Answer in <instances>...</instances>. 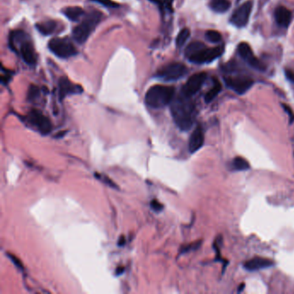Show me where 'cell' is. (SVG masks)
Masks as SVG:
<instances>
[{"label": "cell", "instance_id": "ffe728a7", "mask_svg": "<svg viewBox=\"0 0 294 294\" xmlns=\"http://www.w3.org/2000/svg\"><path fill=\"white\" fill-rule=\"evenodd\" d=\"M250 169L248 161L243 157L236 156L231 162V169L234 171H246Z\"/></svg>", "mask_w": 294, "mask_h": 294}, {"label": "cell", "instance_id": "f1b7e54d", "mask_svg": "<svg viewBox=\"0 0 294 294\" xmlns=\"http://www.w3.org/2000/svg\"><path fill=\"white\" fill-rule=\"evenodd\" d=\"M283 108H284V110L286 111V113L288 114V116H289V119H290V123H294V113L293 110H291L290 107L288 106H286V105H282Z\"/></svg>", "mask_w": 294, "mask_h": 294}, {"label": "cell", "instance_id": "52a82bcc", "mask_svg": "<svg viewBox=\"0 0 294 294\" xmlns=\"http://www.w3.org/2000/svg\"><path fill=\"white\" fill-rule=\"evenodd\" d=\"M187 74V67L184 64L179 62L169 63L157 71V78L166 81H174L180 79Z\"/></svg>", "mask_w": 294, "mask_h": 294}, {"label": "cell", "instance_id": "e0dca14e", "mask_svg": "<svg viewBox=\"0 0 294 294\" xmlns=\"http://www.w3.org/2000/svg\"><path fill=\"white\" fill-rule=\"evenodd\" d=\"M62 13L67 16L68 19L74 21V22H77L85 14V12L81 7L73 6V7H66L65 9H63Z\"/></svg>", "mask_w": 294, "mask_h": 294}, {"label": "cell", "instance_id": "2e32d148", "mask_svg": "<svg viewBox=\"0 0 294 294\" xmlns=\"http://www.w3.org/2000/svg\"><path fill=\"white\" fill-rule=\"evenodd\" d=\"M275 17L277 24L283 28H287L292 21V12L284 6L277 7L275 12Z\"/></svg>", "mask_w": 294, "mask_h": 294}, {"label": "cell", "instance_id": "8992f818", "mask_svg": "<svg viewBox=\"0 0 294 294\" xmlns=\"http://www.w3.org/2000/svg\"><path fill=\"white\" fill-rule=\"evenodd\" d=\"M48 48L54 55L62 59L77 55V48L67 38H54L48 43Z\"/></svg>", "mask_w": 294, "mask_h": 294}, {"label": "cell", "instance_id": "9a60e30c", "mask_svg": "<svg viewBox=\"0 0 294 294\" xmlns=\"http://www.w3.org/2000/svg\"><path fill=\"white\" fill-rule=\"evenodd\" d=\"M204 143V131L201 126H197L189 139V151L193 154L199 151Z\"/></svg>", "mask_w": 294, "mask_h": 294}, {"label": "cell", "instance_id": "4316f807", "mask_svg": "<svg viewBox=\"0 0 294 294\" xmlns=\"http://www.w3.org/2000/svg\"><path fill=\"white\" fill-rule=\"evenodd\" d=\"M96 3L102 4L104 6H106L107 8H118L119 4L113 2L112 0H93Z\"/></svg>", "mask_w": 294, "mask_h": 294}, {"label": "cell", "instance_id": "4fadbf2b", "mask_svg": "<svg viewBox=\"0 0 294 294\" xmlns=\"http://www.w3.org/2000/svg\"><path fill=\"white\" fill-rule=\"evenodd\" d=\"M83 88L79 85H75L71 82L66 77H62L59 80V98L63 100L66 96L71 94L82 93Z\"/></svg>", "mask_w": 294, "mask_h": 294}, {"label": "cell", "instance_id": "f546056e", "mask_svg": "<svg viewBox=\"0 0 294 294\" xmlns=\"http://www.w3.org/2000/svg\"><path fill=\"white\" fill-rule=\"evenodd\" d=\"M8 256L9 258L12 260V263H14V264L16 265V267H18V268H20V269H24V267H23V264H22V263L20 262L19 260L16 258V256H14V255H9V254Z\"/></svg>", "mask_w": 294, "mask_h": 294}, {"label": "cell", "instance_id": "6da1fadb", "mask_svg": "<svg viewBox=\"0 0 294 294\" xmlns=\"http://www.w3.org/2000/svg\"><path fill=\"white\" fill-rule=\"evenodd\" d=\"M171 114L176 125L183 131L190 130L195 119V106L191 98L183 94L171 102Z\"/></svg>", "mask_w": 294, "mask_h": 294}, {"label": "cell", "instance_id": "484cf974", "mask_svg": "<svg viewBox=\"0 0 294 294\" xmlns=\"http://www.w3.org/2000/svg\"><path fill=\"white\" fill-rule=\"evenodd\" d=\"M201 243H202V241H197V242H194L191 244H188V245H186V247L182 248L181 253H187L189 251L196 250L200 247Z\"/></svg>", "mask_w": 294, "mask_h": 294}, {"label": "cell", "instance_id": "30bf717a", "mask_svg": "<svg viewBox=\"0 0 294 294\" xmlns=\"http://www.w3.org/2000/svg\"><path fill=\"white\" fill-rule=\"evenodd\" d=\"M207 75L205 73H199L192 75L186 83L185 84L182 88V93L186 97L191 98L193 95L196 94L200 90V88L203 86Z\"/></svg>", "mask_w": 294, "mask_h": 294}, {"label": "cell", "instance_id": "9c48e42d", "mask_svg": "<svg viewBox=\"0 0 294 294\" xmlns=\"http://www.w3.org/2000/svg\"><path fill=\"white\" fill-rule=\"evenodd\" d=\"M252 8H253V2L250 0L242 4L233 13L231 18V23L235 27H245L249 20Z\"/></svg>", "mask_w": 294, "mask_h": 294}, {"label": "cell", "instance_id": "ba28073f", "mask_svg": "<svg viewBox=\"0 0 294 294\" xmlns=\"http://www.w3.org/2000/svg\"><path fill=\"white\" fill-rule=\"evenodd\" d=\"M225 84L230 89L234 91L237 94H244L250 89L254 85V81L251 78L243 76H232L224 78Z\"/></svg>", "mask_w": 294, "mask_h": 294}, {"label": "cell", "instance_id": "44dd1931", "mask_svg": "<svg viewBox=\"0 0 294 294\" xmlns=\"http://www.w3.org/2000/svg\"><path fill=\"white\" fill-rule=\"evenodd\" d=\"M221 90H222L221 83L217 79H214L213 87L209 90V92L204 96V101L206 103L212 102V100L216 98L217 95L219 94Z\"/></svg>", "mask_w": 294, "mask_h": 294}, {"label": "cell", "instance_id": "e575fe53", "mask_svg": "<svg viewBox=\"0 0 294 294\" xmlns=\"http://www.w3.org/2000/svg\"><path fill=\"white\" fill-rule=\"evenodd\" d=\"M245 286V285H244V284H242V285H241V286H239V292H242V291L243 290V288H244V287H243V286Z\"/></svg>", "mask_w": 294, "mask_h": 294}, {"label": "cell", "instance_id": "cb8c5ba5", "mask_svg": "<svg viewBox=\"0 0 294 294\" xmlns=\"http://www.w3.org/2000/svg\"><path fill=\"white\" fill-rule=\"evenodd\" d=\"M205 37L209 42H211L212 44H217L222 40V35L219 32L216 31H208L205 33Z\"/></svg>", "mask_w": 294, "mask_h": 294}, {"label": "cell", "instance_id": "5b68a950", "mask_svg": "<svg viewBox=\"0 0 294 294\" xmlns=\"http://www.w3.org/2000/svg\"><path fill=\"white\" fill-rule=\"evenodd\" d=\"M103 14L98 11H93L87 14L80 24L73 31L74 39L79 44H82L88 39L102 19Z\"/></svg>", "mask_w": 294, "mask_h": 294}, {"label": "cell", "instance_id": "1f68e13d", "mask_svg": "<svg viewBox=\"0 0 294 294\" xmlns=\"http://www.w3.org/2000/svg\"><path fill=\"white\" fill-rule=\"evenodd\" d=\"M11 78H12V77L9 75H3L2 78H1V82L3 83L4 85H6L11 80Z\"/></svg>", "mask_w": 294, "mask_h": 294}, {"label": "cell", "instance_id": "83f0119b", "mask_svg": "<svg viewBox=\"0 0 294 294\" xmlns=\"http://www.w3.org/2000/svg\"><path fill=\"white\" fill-rule=\"evenodd\" d=\"M151 208L155 212H161V210L163 209V205L157 200H154L151 201Z\"/></svg>", "mask_w": 294, "mask_h": 294}, {"label": "cell", "instance_id": "5bb4252c", "mask_svg": "<svg viewBox=\"0 0 294 294\" xmlns=\"http://www.w3.org/2000/svg\"><path fill=\"white\" fill-rule=\"evenodd\" d=\"M275 265V262L272 260L264 258V257H254L244 263L243 267L249 272H255V271L270 268V267H274Z\"/></svg>", "mask_w": 294, "mask_h": 294}, {"label": "cell", "instance_id": "8fae6325", "mask_svg": "<svg viewBox=\"0 0 294 294\" xmlns=\"http://www.w3.org/2000/svg\"><path fill=\"white\" fill-rule=\"evenodd\" d=\"M237 49H238L240 56L251 67H253V68H255V69L258 71H263L265 69V67H264L263 63L260 62V60L256 58V56H255L254 52L252 50L249 44H248L247 43H241L238 45Z\"/></svg>", "mask_w": 294, "mask_h": 294}, {"label": "cell", "instance_id": "d6a6232c", "mask_svg": "<svg viewBox=\"0 0 294 294\" xmlns=\"http://www.w3.org/2000/svg\"><path fill=\"white\" fill-rule=\"evenodd\" d=\"M124 243H125V238H124V236H122L120 240H119V242H118V245H119V246H122V245H124Z\"/></svg>", "mask_w": 294, "mask_h": 294}, {"label": "cell", "instance_id": "4dcf8cb0", "mask_svg": "<svg viewBox=\"0 0 294 294\" xmlns=\"http://www.w3.org/2000/svg\"><path fill=\"white\" fill-rule=\"evenodd\" d=\"M285 74H286V78H287L288 80H290L292 82H294V72L288 69V70H286Z\"/></svg>", "mask_w": 294, "mask_h": 294}, {"label": "cell", "instance_id": "7402d4cb", "mask_svg": "<svg viewBox=\"0 0 294 294\" xmlns=\"http://www.w3.org/2000/svg\"><path fill=\"white\" fill-rule=\"evenodd\" d=\"M154 4L159 6L161 13L163 12H173V0H150Z\"/></svg>", "mask_w": 294, "mask_h": 294}, {"label": "cell", "instance_id": "3957f363", "mask_svg": "<svg viewBox=\"0 0 294 294\" xmlns=\"http://www.w3.org/2000/svg\"><path fill=\"white\" fill-rule=\"evenodd\" d=\"M224 53V47H207L201 42H194L186 48L185 55L195 64L210 63L217 59Z\"/></svg>", "mask_w": 294, "mask_h": 294}, {"label": "cell", "instance_id": "d4e9b609", "mask_svg": "<svg viewBox=\"0 0 294 294\" xmlns=\"http://www.w3.org/2000/svg\"><path fill=\"white\" fill-rule=\"evenodd\" d=\"M40 89L39 87H36L35 85H31L28 92V99L30 101H33L39 97Z\"/></svg>", "mask_w": 294, "mask_h": 294}, {"label": "cell", "instance_id": "603a6c76", "mask_svg": "<svg viewBox=\"0 0 294 294\" xmlns=\"http://www.w3.org/2000/svg\"><path fill=\"white\" fill-rule=\"evenodd\" d=\"M190 34H191V32H190L187 28H185L182 31H181V32L177 35V47H181L184 46V44L186 43V41L190 37Z\"/></svg>", "mask_w": 294, "mask_h": 294}, {"label": "cell", "instance_id": "d6986e66", "mask_svg": "<svg viewBox=\"0 0 294 294\" xmlns=\"http://www.w3.org/2000/svg\"><path fill=\"white\" fill-rule=\"evenodd\" d=\"M231 2L229 0H211L210 7L213 12L224 13L231 8Z\"/></svg>", "mask_w": 294, "mask_h": 294}, {"label": "cell", "instance_id": "ac0fdd59", "mask_svg": "<svg viewBox=\"0 0 294 294\" xmlns=\"http://www.w3.org/2000/svg\"><path fill=\"white\" fill-rule=\"evenodd\" d=\"M35 27L37 29V31L42 33L43 35H51L57 27V24L55 21H45V22H41L38 24H35Z\"/></svg>", "mask_w": 294, "mask_h": 294}, {"label": "cell", "instance_id": "836d02e7", "mask_svg": "<svg viewBox=\"0 0 294 294\" xmlns=\"http://www.w3.org/2000/svg\"><path fill=\"white\" fill-rule=\"evenodd\" d=\"M124 271V267H118V269H117V275H121Z\"/></svg>", "mask_w": 294, "mask_h": 294}, {"label": "cell", "instance_id": "7c38bea8", "mask_svg": "<svg viewBox=\"0 0 294 294\" xmlns=\"http://www.w3.org/2000/svg\"><path fill=\"white\" fill-rule=\"evenodd\" d=\"M29 121L44 135L48 134L51 131L52 125L49 119L39 110H32L29 114Z\"/></svg>", "mask_w": 294, "mask_h": 294}, {"label": "cell", "instance_id": "277c9868", "mask_svg": "<svg viewBox=\"0 0 294 294\" xmlns=\"http://www.w3.org/2000/svg\"><path fill=\"white\" fill-rule=\"evenodd\" d=\"M174 87L155 85L150 87L147 92L145 95L146 104L154 109H160L171 104L174 97Z\"/></svg>", "mask_w": 294, "mask_h": 294}, {"label": "cell", "instance_id": "7a4b0ae2", "mask_svg": "<svg viewBox=\"0 0 294 294\" xmlns=\"http://www.w3.org/2000/svg\"><path fill=\"white\" fill-rule=\"evenodd\" d=\"M9 46L13 51L19 54L28 65L32 66L36 63L37 58L35 47L25 32L23 31H12L9 36Z\"/></svg>", "mask_w": 294, "mask_h": 294}]
</instances>
